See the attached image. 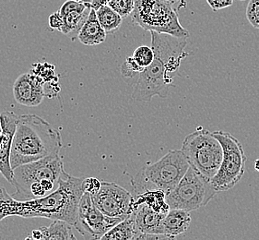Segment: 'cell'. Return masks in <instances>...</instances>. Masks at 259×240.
<instances>
[{
  "label": "cell",
  "mask_w": 259,
  "mask_h": 240,
  "mask_svg": "<svg viewBox=\"0 0 259 240\" xmlns=\"http://www.w3.org/2000/svg\"><path fill=\"white\" fill-rule=\"evenodd\" d=\"M135 202L147 204L150 208L158 213L168 214V212L171 210L166 201V194L161 189H158L157 191L147 190L144 193L140 194Z\"/></svg>",
  "instance_id": "44dd1931"
},
{
  "label": "cell",
  "mask_w": 259,
  "mask_h": 240,
  "mask_svg": "<svg viewBox=\"0 0 259 240\" xmlns=\"http://www.w3.org/2000/svg\"><path fill=\"white\" fill-rule=\"evenodd\" d=\"M111 0H93L91 8L94 9L95 11H97L99 8H101L102 6L108 5Z\"/></svg>",
  "instance_id": "4dcf8cb0"
},
{
  "label": "cell",
  "mask_w": 259,
  "mask_h": 240,
  "mask_svg": "<svg viewBox=\"0 0 259 240\" xmlns=\"http://www.w3.org/2000/svg\"><path fill=\"white\" fill-rule=\"evenodd\" d=\"M255 168H256V170L259 171V159L256 160V162H255Z\"/></svg>",
  "instance_id": "e575fe53"
},
{
  "label": "cell",
  "mask_w": 259,
  "mask_h": 240,
  "mask_svg": "<svg viewBox=\"0 0 259 240\" xmlns=\"http://www.w3.org/2000/svg\"><path fill=\"white\" fill-rule=\"evenodd\" d=\"M63 22H64L63 17L59 13V11H57V12H55V13H53V14L49 16L48 23H49L50 28L53 30H57V31H60L63 26Z\"/></svg>",
  "instance_id": "f1b7e54d"
},
{
  "label": "cell",
  "mask_w": 259,
  "mask_h": 240,
  "mask_svg": "<svg viewBox=\"0 0 259 240\" xmlns=\"http://www.w3.org/2000/svg\"><path fill=\"white\" fill-rule=\"evenodd\" d=\"M150 33L154 59L137 77L132 91V98L140 102H150L154 96L166 98L174 82L171 74L177 72L182 60L188 56L185 52L187 38L155 31Z\"/></svg>",
  "instance_id": "7a4b0ae2"
},
{
  "label": "cell",
  "mask_w": 259,
  "mask_h": 240,
  "mask_svg": "<svg viewBox=\"0 0 259 240\" xmlns=\"http://www.w3.org/2000/svg\"><path fill=\"white\" fill-rule=\"evenodd\" d=\"M191 224L190 212L187 210L171 209L166 214L163 222L164 235L175 239L178 235L184 234Z\"/></svg>",
  "instance_id": "2e32d148"
},
{
  "label": "cell",
  "mask_w": 259,
  "mask_h": 240,
  "mask_svg": "<svg viewBox=\"0 0 259 240\" xmlns=\"http://www.w3.org/2000/svg\"><path fill=\"white\" fill-rule=\"evenodd\" d=\"M240 1H245V0H240Z\"/></svg>",
  "instance_id": "8d00e7d4"
},
{
  "label": "cell",
  "mask_w": 259,
  "mask_h": 240,
  "mask_svg": "<svg viewBox=\"0 0 259 240\" xmlns=\"http://www.w3.org/2000/svg\"><path fill=\"white\" fill-rule=\"evenodd\" d=\"M172 5L166 0H135L131 21L145 31L188 38L189 32L182 26Z\"/></svg>",
  "instance_id": "5b68a950"
},
{
  "label": "cell",
  "mask_w": 259,
  "mask_h": 240,
  "mask_svg": "<svg viewBox=\"0 0 259 240\" xmlns=\"http://www.w3.org/2000/svg\"><path fill=\"white\" fill-rule=\"evenodd\" d=\"M107 33L100 24L96 11L91 9L88 18L78 32V39L86 46H97L104 43Z\"/></svg>",
  "instance_id": "9a60e30c"
},
{
  "label": "cell",
  "mask_w": 259,
  "mask_h": 240,
  "mask_svg": "<svg viewBox=\"0 0 259 240\" xmlns=\"http://www.w3.org/2000/svg\"><path fill=\"white\" fill-rule=\"evenodd\" d=\"M101 186H102V182L99 180L98 178H84V181H83L84 193L89 194L90 196H94L100 190Z\"/></svg>",
  "instance_id": "83f0119b"
},
{
  "label": "cell",
  "mask_w": 259,
  "mask_h": 240,
  "mask_svg": "<svg viewBox=\"0 0 259 240\" xmlns=\"http://www.w3.org/2000/svg\"><path fill=\"white\" fill-rule=\"evenodd\" d=\"M166 1L171 2V4H176V3H177V2H178V1H180V0H166Z\"/></svg>",
  "instance_id": "836d02e7"
},
{
  "label": "cell",
  "mask_w": 259,
  "mask_h": 240,
  "mask_svg": "<svg viewBox=\"0 0 259 240\" xmlns=\"http://www.w3.org/2000/svg\"><path fill=\"white\" fill-rule=\"evenodd\" d=\"M75 1L81 2V3H85V4H92V2H93V0H75Z\"/></svg>",
  "instance_id": "d6a6232c"
},
{
  "label": "cell",
  "mask_w": 259,
  "mask_h": 240,
  "mask_svg": "<svg viewBox=\"0 0 259 240\" xmlns=\"http://www.w3.org/2000/svg\"><path fill=\"white\" fill-rule=\"evenodd\" d=\"M74 225L62 220H54L49 226L40 228L42 234L41 240H76L77 237L73 233Z\"/></svg>",
  "instance_id": "ac0fdd59"
},
{
  "label": "cell",
  "mask_w": 259,
  "mask_h": 240,
  "mask_svg": "<svg viewBox=\"0 0 259 240\" xmlns=\"http://www.w3.org/2000/svg\"><path fill=\"white\" fill-rule=\"evenodd\" d=\"M207 4L212 9L213 11H218L225 8H228L233 4V0H207Z\"/></svg>",
  "instance_id": "f546056e"
},
{
  "label": "cell",
  "mask_w": 259,
  "mask_h": 240,
  "mask_svg": "<svg viewBox=\"0 0 259 240\" xmlns=\"http://www.w3.org/2000/svg\"><path fill=\"white\" fill-rule=\"evenodd\" d=\"M181 151L190 167L203 178L211 181L223 158V147L213 132L198 129L185 138Z\"/></svg>",
  "instance_id": "8992f818"
},
{
  "label": "cell",
  "mask_w": 259,
  "mask_h": 240,
  "mask_svg": "<svg viewBox=\"0 0 259 240\" xmlns=\"http://www.w3.org/2000/svg\"><path fill=\"white\" fill-rule=\"evenodd\" d=\"M133 214L138 230V236L136 240H138L140 235L144 234L164 235L163 222L167 214L158 213L150 208L147 204L137 203L135 201L133 204Z\"/></svg>",
  "instance_id": "5bb4252c"
},
{
  "label": "cell",
  "mask_w": 259,
  "mask_h": 240,
  "mask_svg": "<svg viewBox=\"0 0 259 240\" xmlns=\"http://www.w3.org/2000/svg\"><path fill=\"white\" fill-rule=\"evenodd\" d=\"M145 68H141L138 63L136 62L133 57L126 58L125 61L121 66V74L124 78H137Z\"/></svg>",
  "instance_id": "603a6c76"
},
{
  "label": "cell",
  "mask_w": 259,
  "mask_h": 240,
  "mask_svg": "<svg viewBox=\"0 0 259 240\" xmlns=\"http://www.w3.org/2000/svg\"><path fill=\"white\" fill-rule=\"evenodd\" d=\"M91 198L99 210L110 217L124 220L133 213L132 195L115 183L103 181L100 190Z\"/></svg>",
  "instance_id": "8fae6325"
},
{
  "label": "cell",
  "mask_w": 259,
  "mask_h": 240,
  "mask_svg": "<svg viewBox=\"0 0 259 240\" xmlns=\"http://www.w3.org/2000/svg\"><path fill=\"white\" fill-rule=\"evenodd\" d=\"M99 22L107 33H114L118 31L123 23V17L114 11L109 5L102 6L96 11Z\"/></svg>",
  "instance_id": "d6986e66"
},
{
  "label": "cell",
  "mask_w": 259,
  "mask_h": 240,
  "mask_svg": "<svg viewBox=\"0 0 259 240\" xmlns=\"http://www.w3.org/2000/svg\"><path fill=\"white\" fill-rule=\"evenodd\" d=\"M246 19L254 29L259 30V0H249Z\"/></svg>",
  "instance_id": "d4e9b609"
},
{
  "label": "cell",
  "mask_w": 259,
  "mask_h": 240,
  "mask_svg": "<svg viewBox=\"0 0 259 240\" xmlns=\"http://www.w3.org/2000/svg\"><path fill=\"white\" fill-rule=\"evenodd\" d=\"M132 57L141 68H148L153 61L154 52H153L152 47H148V46H140L136 48Z\"/></svg>",
  "instance_id": "7402d4cb"
},
{
  "label": "cell",
  "mask_w": 259,
  "mask_h": 240,
  "mask_svg": "<svg viewBox=\"0 0 259 240\" xmlns=\"http://www.w3.org/2000/svg\"><path fill=\"white\" fill-rule=\"evenodd\" d=\"M84 178L72 177L64 171L58 188L44 198L31 201H18L0 188V222L12 215L23 218L44 217L62 220L74 225L77 219L78 205L84 194Z\"/></svg>",
  "instance_id": "6da1fadb"
},
{
  "label": "cell",
  "mask_w": 259,
  "mask_h": 240,
  "mask_svg": "<svg viewBox=\"0 0 259 240\" xmlns=\"http://www.w3.org/2000/svg\"><path fill=\"white\" fill-rule=\"evenodd\" d=\"M62 148L60 132L36 115L19 116L11 148L12 169L27 163L59 155Z\"/></svg>",
  "instance_id": "3957f363"
},
{
  "label": "cell",
  "mask_w": 259,
  "mask_h": 240,
  "mask_svg": "<svg viewBox=\"0 0 259 240\" xmlns=\"http://www.w3.org/2000/svg\"><path fill=\"white\" fill-rule=\"evenodd\" d=\"M217 193L210 181L189 167L175 189L166 195V201L171 209L191 212L207 205Z\"/></svg>",
  "instance_id": "ba28073f"
},
{
  "label": "cell",
  "mask_w": 259,
  "mask_h": 240,
  "mask_svg": "<svg viewBox=\"0 0 259 240\" xmlns=\"http://www.w3.org/2000/svg\"><path fill=\"white\" fill-rule=\"evenodd\" d=\"M64 171V164L59 155L42 158L16 167L13 169L11 183L16 191L11 196L18 201L47 197L58 188Z\"/></svg>",
  "instance_id": "277c9868"
},
{
  "label": "cell",
  "mask_w": 259,
  "mask_h": 240,
  "mask_svg": "<svg viewBox=\"0 0 259 240\" xmlns=\"http://www.w3.org/2000/svg\"><path fill=\"white\" fill-rule=\"evenodd\" d=\"M123 219L107 216L94 204L91 196L83 194L78 205L74 228L87 240L102 239L110 229Z\"/></svg>",
  "instance_id": "30bf717a"
},
{
  "label": "cell",
  "mask_w": 259,
  "mask_h": 240,
  "mask_svg": "<svg viewBox=\"0 0 259 240\" xmlns=\"http://www.w3.org/2000/svg\"><path fill=\"white\" fill-rule=\"evenodd\" d=\"M138 230L136 227L134 214L122 220L102 237V240H136Z\"/></svg>",
  "instance_id": "e0dca14e"
},
{
  "label": "cell",
  "mask_w": 259,
  "mask_h": 240,
  "mask_svg": "<svg viewBox=\"0 0 259 240\" xmlns=\"http://www.w3.org/2000/svg\"><path fill=\"white\" fill-rule=\"evenodd\" d=\"M190 167L181 150L170 151L159 161L146 167L143 177L166 195L171 193Z\"/></svg>",
  "instance_id": "9c48e42d"
},
{
  "label": "cell",
  "mask_w": 259,
  "mask_h": 240,
  "mask_svg": "<svg viewBox=\"0 0 259 240\" xmlns=\"http://www.w3.org/2000/svg\"><path fill=\"white\" fill-rule=\"evenodd\" d=\"M45 83L33 73L22 74L13 84V96L18 104L28 107L41 105L46 96Z\"/></svg>",
  "instance_id": "7c38bea8"
},
{
  "label": "cell",
  "mask_w": 259,
  "mask_h": 240,
  "mask_svg": "<svg viewBox=\"0 0 259 240\" xmlns=\"http://www.w3.org/2000/svg\"><path fill=\"white\" fill-rule=\"evenodd\" d=\"M35 67H36V69L33 70V74L41 78V81L44 83H46V79H45L46 78H47L48 81H52L54 75H55L53 66L47 64V63H45V64L38 63L35 65Z\"/></svg>",
  "instance_id": "4316f807"
},
{
  "label": "cell",
  "mask_w": 259,
  "mask_h": 240,
  "mask_svg": "<svg viewBox=\"0 0 259 240\" xmlns=\"http://www.w3.org/2000/svg\"><path fill=\"white\" fill-rule=\"evenodd\" d=\"M91 7H89L86 11H74L68 13L63 17V26L60 32L65 35H74L78 34L83 24L88 18L89 13L91 11Z\"/></svg>",
  "instance_id": "ffe728a7"
},
{
  "label": "cell",
  "mask_w": 259,
  "mask_h": 240,
  "mask_svg": "<svg viewBox=\"0 0 259 240\" xmlns=\"http://www.w3.org/2000/svg\"><path fill=\"white\" fill-rule=\"evenodd\" d=\"M222 144L223 158L218 172L211 179L214 188L218 191H227L234 188L244 177L246 155L241 142L229 132H213Z\"/></svg>",
  "instance_id": "52a82bcc"
},
{
  "label": "cell",
  "mask_w": 259,
  "mask_h": 240,
  "mask_svg": "<svg viewBox=\"0 0 259 240\" xmlns=\"http://www.w3.org/2000/svg\"><path fill=\"white\" fill-rule=\"evenodd\" d=\"M91 4H85L75 0H67L59 10V13L62 17L74 11H86Z\"/></svg>",
  "instance_id": "484cf974"
},
{
  "label": "cell",
  "mask_w": 259,
  "mask_h": 240,
  "mask_svg": "<svg viewBox=\"0 0 259 240\" xmlns=\"http://www.w3.org/2000/svg\"><path fill=\"white\" fill-rule=\"evenodd\" d=\"M27 239H42V234H41V229L33 230V231L31 232V235H29V236L27 237Z\"/></svg>",
  "instance_id": "1f68e13d"
},
{
  "label": "cell",
  "mask_w": 259,
  "mask_h": 240,
  "mask_svg": "<svg viewBox=\"0 0 259 240\" xmlns=\"http://www.w3.org/2000/svg\"><path fill=\"white\" fill-rule=\"evenodd\" d=\"M2 133V126H1V122H0V134Z\"/></svg>",
  "instance_id": "d590c367"
},
{
  "label": "cell",
  "mask_w": 259,
  "mask_h": 240,
  "mask_svg": "<svg viewBox=\"0 0 259 240\" xmlns=\"http://www.w3.org/2000/svg\"><path fill=\"white\" fill-rule=\"evenodd\" d=\"M108 5L123 18H126L134 10L135 0H111Z\"/></svg>",
  "instance_id": "cb8c5ba5"
},
{
  "label": "cell",
  "mask_w": 259,
  "mask_h": 240,
  "mask_svg": "<svg viewBox=\"0 0 259 240\" xmlns=\"http://www.w3.org/2000/svg\"><path fill=\"white\" fill-rule=\"evenodd\" d=\"M19 116L13 112L5 111L0 114L3 139L0 143V174L9 183H12L13 169L11 165V148Z\"/></svg>",
  "instance_id": "4fadbf2b"
}]
</instances>
